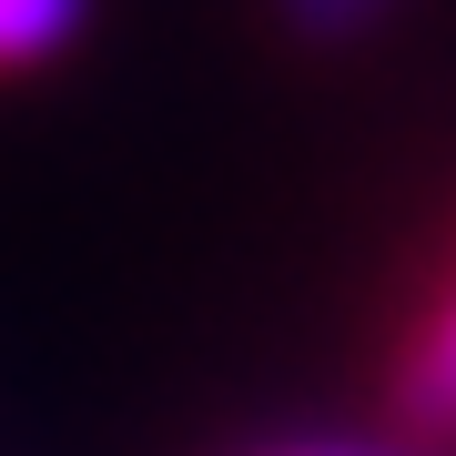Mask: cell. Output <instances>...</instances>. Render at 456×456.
Masks as SVG:
<instances>
[{
    "mask_svg": "<svg viewBox=\"0 0 456 456\" xmlns=\"http://www.w3.org/2000/svg\"><path fill=\"white\" fill-rule=\"evenodd\" d=\"M395 406L416 426H456V294L416 325L406 355H395Z\"/></svg>",
    "mask_w": 456,
    "mask_h": 456,
    "instance_id": "obj_1",
    "label": "cell"
},
{
    "mask_svg": "<svg viewBox=\"0 0 456 456\" xmlns=\"http://www.w3.org/2000/svg\"><path fill=\"white\" fill-rule=\"evenodd\" d=\"M92 20V0H0V71H41L51 51H71Z\"/></svg>",
    "mask_w": 456,
    "mask_h": 456,
    "instance_id": "obj_2",
    "label": "cell"
},
{
    "mask_svg": "<svg viewBox=\"0 0 456 456\" xmlns=\"http://www.w3.org/2000/svg\"><path fill=\"white\" fill-rule=\"evenodd\" d=\"M274 11H284L294 41H355V31H375V20L395 11V0H274Z\"/></svg>",
    "mask_w": 456,
    "mask_h": 456,
    "instance_id": "obj_3",
    "label": "cell"
},
{
    "mask_svg": "<svg viewBox=\"0 0 456 456\" xmlns=\"http://www.w3.org/2000/svg\"><path fill=\"white\" fill-rule=\"evenodd\" d=\"M284 456H365V446H284Z\"/></svg>",
    "mask_w": 456,
    "mask_h": 456,
    "instance_id": "obj_4",
    "label": "cell"
}]
</instances>
